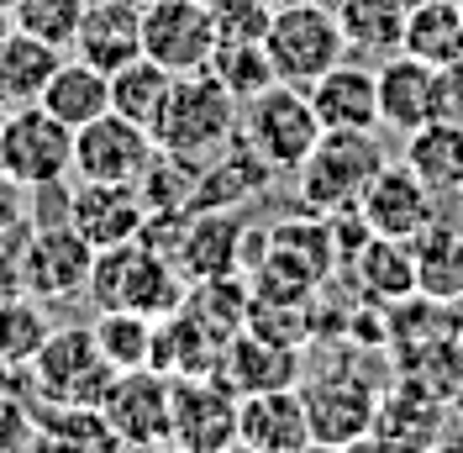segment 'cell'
<instances>
[{
	"instance_id": "1",
	"label": "cell",
	"mask_w": 463,
	"mask_h": 453,
	"mask_svg": "<svg viewBox=\"0 0 463 453\" xmlns=\"http://www.w3.org/2000/svg\"><path fill=\"white\" fill-rule=\"evenodd\" d=\"M190 280L174 269L169 258H158L147 243H121L100 248L90 269V301L95 312H143V316H169L184 306Z\"/></svg>"
},
{
	"instance_id": "2",
	"label": "cell",
	"mask_w": 463,
	"mask_h": 453,
	"mask_svg": "<svg viewBox=\"0 0 463 453\" xmlns=\"http://www.w3.org/2000/svg\"><path fill=\"white\" fill-rule=\"evenodd\" d=\"M237 116H242V106L205 69L201 74H179L158 121H153V142L164 153H174V159L205 164L211 153H222L237 138Z\"/></svg>"
},
{
	"instance_id": "3",
	"label": "cell",
	"mask_w": 463,
	"mask_h": 453,
	"mask_svg": "<svg viewBox=\"0 0 463 453\" xmlns=\"http://www.w3.org/2000/svg\"><path fill=\"white\" fill-rule=\"evenodd\" d=\"M384 164L390 159L374 142V132H321L311 159L295 169V196L317 217H343V211H353L364 200L369 179Z\"/></svg>"
},
{
	"instance_id": "4",
	"label": "cell",
	"mask_w": 463,
	"mask_h": 453,
	"mask_svg": "<svg viewBox=\"0 0 463 453\" xmlns=\"http://www.w3.org/2000/svg\"><path fill=\"white\" fill-rule=\"evenodd\" d=\"M27 380H32V396L43 406H53V411H95L100 396L111 390L116 369L95 348L90 327H58L32 353Z\"/></svg>"
},
{
	"instance_id": "5",
	"label": "cell",
	"mask_w": 463,
	"mask_h": 453,
	"mask_svg": "<svg viewBox=\"0 0 463 453\" xmlns=\"http://www.w3.org/2000/svg\"><path fill=\"white\" fill-rule=\"evenodd\" d=\"M263 53L285 85L311 90L332 63L347 58V37L337 27V11H326L317 0H289V5H274V16H269Z\"/></svg>"
},
{
	"instance_id": "6",
	"label": "cell",
	"mask_w": 463,
	"mask_h": 453,
	"mask_svg": "<svg viewBox=\"0 0 463 453\" xmlns=\"http://www.w3.org/2000/svg\"><path fill=\"white\" fill-rule=\"evenodd\" d=\"M237 138L248 142L274 174H295L311 159V148H317V138H321V121H317V111H311V95H306V90L274 80V85L259 90L253 101H242Z\"/></svg>"
},
{
	"instance_id": "7",
	"label": "cell",
	"mask_w": 463,
	"mask_h": 453,
	"mask_svg": "<svg viewBox=\"0 0 463 453\" xmlns=\"http://www.w3.org/2000/svg\"><path fill=\"white\" fill-rule=\"evenodd\" d=\"M0 169L27 190L74 179V127L43 106H11L0 121Z\"/></svg>"
},
{
	"instance_id": "8",
	"label": "cell",
	"mask_w": 463,
	"mask_h": 453,
	"mask_svg": "<svg viewBox=\"0 0 463 453\" xmlns=\"http://www.w3.org/2000/svg\"><path fill=\"white\" fill-rule=\"evenodd\" d=\"M16 269H22V295L63 306L90 290L95 248L69 222H32V232L16 243Z\"/></svg>"
},
{
	"instance_id": "9",
	"label": "cell",
	"mask_w": 463,
	"mask_h": 453,
	"mask_svg": "<svg viewBox=\"0 0 463 453\" xmlns=\"http://www.w3.org/2000/svg\"><path fill=\"white\" fill-rule=\"evenodd\" d=\"M95 417H100V427H106V438L116 448H132V453L169 448V374H158V369L116 374L111 390L95 406Z\"/></svg>"
},
{
	"instance_id": "10",
	"label": "cell",
	"mask_w": 463,
	"mask_h": 453,
	"mask_svg": "<svg viewBox=\"0 0 463 453\" xmlns=\"http://www.w3.org/2000/svg\"><path fill=\"white\" fill-rule=\"evenodd\" d=\"M169 443L190 453H222L237 443V390L222 374L169 380Z\"/></svg>"
},
{
	"instance_id": "11",
	"label": "cell",
	"mask_w": 463,
	"mask_h": 453,
	"mask_svg": "<svg viewBox=\"0 0 463 453\" xmlns=\"http://www.w3.org/2000/svg\"><path fill=\"white\" fill-rule=\"evenodd\" d=\"M216 53V27L205 0H147L143 5V58L169 74H201Z\"/></svg>"
},
{
	"instance_id": "12",
	"label": "cell",
	"mask_w": 463,
	"mask_h": 453,
	"mask_svg": "<svg viewBox=\"0 0 463 453\" xmlns=\"http://www.w3.org/2000/svg\"><path fill=\"white\" fill-rule=\"evenodd\" d=\"M158 153L147 127L127 116H95L74 132V179H100V185H137Z\"/></svg>"
},
{
	"instance_id": "13",
	"label": "cell",
	"mask_w": 463,
	"mask_h": 453,
	"mask_svg": "<svg viewBox=\"0 0 463 453\" xmlns=\"http://www.w3.org/2000/svg\"><path fill=\"white\" fill-rule=\"evenodd\" d=\"M437 200L442 196H432L405 164H384V169L369 179L364 200H358V217H364V226H369L374 237L411 243V237H421V232L442 217Z\"/></svg>"
},
{
	"instance_id": "14",
	"label": "cell",
	"mask_w": 463,
	"mask_h": 453,
	"mask_svg": "<svg viewBox=\"0 0 463 453\" xmlns=\"http://www.w3.org/2000/svg\"><path fill=\"white\" fill-rule=\"evenodd\" d=\"M147 222V200L137 185H100V179H74L69 190V226L85 237L90 248H121L137 243Z\"/></svg>"
},
{
	"instance_id": "15",
	"label": "cell",
	"mask_w": 463,
	"mask_h": 453,
	"mask_svg": "<svg viewBox=\"0 0 463 453\" xmlns=\"http://www.w3.org/2000/svg\"><path fill=\"white\" fill-rule=\"evenodd\" d=\"M306 95H311V111H317L321 132H374L379 127V74L369 58L347 53Z\"/></svg>"
},
{
	"instance_id": "16",
	"label": "cell",
	"mask_w": 463,
	"mask_h": 453,
	"mask_svg": "<svg viewBox=\"0 0 463 453\" xmlns=\"http://www.w3.org/2000/svg\"><path fill=\"white\" fill-rule=\"evenodd\" d=\"M300 396H306V417H311V443L343 448L353 438L374 432L379 396L364 380H353V374H317Z\"/></svg>"
},
{
	"instance_id": "17",
	"label": "cell",
	"mask_w": 463,
	"mask_h": 453,
	"mask_svg": "<svg viewBox=\"0 0 463 453\" xmlns=\"http://www.w3.org/2000/svg\"><path fill=\"white\" fill-rule=\"evenodd\" d=\"M237 443H248V448H259V453H300L306 448L311 443V417H306L300 385L237 396Z\"/></svg>"
},
{
	"instance_id": "18",
	"label": "cell",
	"mask_w": 463,
	"mask_h": 453,
	"mask_svg": "<svg viewBox=\"0 0 463 453\" xmlns=\"http://www.w3.org/2000/svg\"><path fill=\"white\" fill-rule=\"evenodd\" d=\"M69 53L106 69V74H116L132 58H143V5H132V0H90Z\"/></svg>"
},
{
	"instance_id": "19",
	"label": "cell",
	"mask_w": 463,
	"mask_h": 453,
	"mask_svg": "<svg viewBox=\"0 0 463 453\" xmlns=\"http://www.w3.org/2000/svg\"><path fill=\"white\" fill-rule=\"evenodd\" d=\"M379 74V127L390 132H416L437 116V69L411 53H390L374 63Z\"/></svg>"
},
{
	"instance_id": "20",
	"label": "cell",
	"mask_w": 463,
	"mask_h": 453,
	"mask_svg": "<svg viewBox=\"0 0 463 453\" xmlns=\"http://www.w3.org/2000/svg\"><path fill=\"white\" fill-rule=\"evenodd\" d=\"M216 374L227 380L237 396H253V390H279V385H295L300 380V359L289 342H274L242 327L237 338L222 342V359H216Z\"/></svg>"
},
{
	"instance_id": "21",
	"label": "cell",
	"mask_w": 463,
	"mask_h": 453,
	"mask_svg": "<svg viewBox=\"0 0 463 453\" xmlns=\"http://www.w3.org/2000/svg\"><path fill=\"white\" fill-rule=\"evenodd\" d=\"M242 222L227 211H190L184 232H179V254L174 269L184 280H216V275H237L242 264Z\"/></svg>"
},
{
	"instance_id": "22",
	"label": "cell",
	"mask_w": 463,
	"mask_h": 453,
	"mask_svg": "<svg viewBox=\"0 0 463 453\" xmlns=\"http://www.w3.org/2000/svg\"><path fill=\"white\" fill-rule=\"evenodd\" d=\"M411 258H416V295L437 301V306H458L463 301V222H442L437 217L421 237H411Z\"/></svg>"
},
{
	"instance_id": "23",
	"label": "cell",
	"mask_w": 463,
	"mask_h": 453,
	"mask_svg": "<svg viewBox=\"0 0 463 453\" xmlns=\"http://www.w3.org/2000/svg\"><path fill=\"white\" fill-rule=\"evenodd\" d=\"M401 164L416 174L432 196L448 200L463 185V127L458 121H442V116L421 121L416 132H405Z\"/></svg>"
},
{
	"instance_id": "24",
	"label": "cell",
	"mask_w": 463,
	"mask_h": 453,
	"mask_svg": "<svg viewBox=\"0 0 463 453\" xmlns=\"http://www.w3.org/2000/svg\"><path fill=\"white\" fill-rule=\"evenodd\" d=\"M374 438H384L395 453H427L442 438V400L401 380V390L379 396L374 406Z\"/></svg>"
},
{
	"instance_id": "25",
	"label": "cell",
	"mask_w": 463,
	"mask_h": 453,
	"mask_svg": "<svg viewBox=\"0 0 463 453\" xmlns=\"http://www.w3.org/2000/svg\"><path fill=\"white\" fill-rule=\"evenodd\" d=\"M43 111H53L63 127H85V121H95V116L111 111V74L106 69H95V63H85V58L63 53V63L53 69V80H48V90H43V101H37Z\"/></svg>"
},
{
	"instance_id": "26",
	"label": "cell",
	"mask_w": 463,
	"mask_h": 453,
	"mask_svg": "<svg viewBox=\"0 0 463 453\" xmlns=\"http://www.w3.org/2000/svg\"><path fill=\"white\" fill-rule=\"evenodd\" d=\"M269 179H274V169H269V164H263L242 138H232L222 153H211V159L201 164L195 211H227V206H237V200L259 196Z\"/></svg>"
},
{
	"instance_id": "27",
	"label": "cell",
	"mask_w": 463,
	"mask_h": 453,
	"mask_svg": "<svg viewBox=\"0 0 463 453\" xmlns=\"http://www.w3.org/2000/svg\"><path fill=\"white\" fill-rule=\"evenodd\" d=\"M58 63H63V48L11 27V37L0 43V95H5V106H37Z\"/></svg>"
},
{
	"instance_id": "28",
	"label": "cell",
	"mask_w": 463,
	"mask_h": 453,
	"mask_svg": "<svg viewBox=\"0 0 463 453\" xmlns=\"http://www.w3.org/2000/svg\"><path fill=\"white\" fill-rule=\"evenodd\" d=\"M216 359H222V342L211 338L184 306L158 316V333H153V369L158 374H169V380H179V374H216Z\"/></svg>"
},
{
	"instance_id": "29",
	"label": "cell",
	"mask_w": 463,
	"mask_h": 453,
	"mask_svg": "<svg viewBox=\"0 0 463 453\" xmlns=\"http://www.w3.org/2000/svg\"><path fill=\"white\" fill-rule=\"evenodd\" d=\"M405 0H343L337 5V27L347 37L353 58H390L405 43Z\"/></svg>"
},
{
	"instance_id": "30",
	"label": "cell",
	"mask_w": 463,
	"mask_h": 453,
	"mask_svg": "<svg viewBox=\"0 0 463 453\" xmlns=\"http://www.w3.org/2000/svg\"><path fill=\"white\" fill-rule=\"evenodd\" d=\"M401 53L421 58L432 69H453L463 58V5H453V0H421L405 16Z\"/></svg>"
},
{
	"instance_id": "31",
	"label": "cell",
	"mask_w": 463,
	"mask_h": 453,
	"mask_svg": "<svg viewBox=\"0 0 463 453\" xmlns=\"http://www.w3.org/2000/svg\"><path fill=\"white\" fill-rule=\"evenodd\" d=\"M184 312L201 322L216 342L237 338L248 327V312H253V290L237 280V275H216V280H190L184 290Z\"/></svg>"
},
{
	"instance_id": "32",
	"label": "cell",
	"mask_w": 463,
	"mask_h": 453,
	"mask_svg": "<svg viewBox=\"0 0 463 453\" xmlns=\"http://www.w3.org/2000/svg\"><path fill=\"white\" fill-rule=\"evenodd\" d=\"M353 275L358 284L374 295V301H411L416 295V258H411V243H395V237H374L353 254Z\"/></svg>"
},
{
	"instance_id": "33",
	"label": "cell",
	"mask_w": 463,
	"mask_h": 453,
	"mask_svg": "<svg viewBox=\"0 0 463 453\" xmlns=\"http://www.w3.org/2000/svg\"><path fill=\"white\" fill-rule=\"evenodd\" d=\"M174 80H179V74H169V69L153 63V58H132V63H121V69L111 74V111L153 132V121H158V111H164Z\"/></svg>"
},
{
	"instance_id": "34",
	"label": "cell",
	"mask_w": 463,
	"mask_h": 453,
	"mask_svg": "<svg viewBox=\"0 0 463 453\" xmlns=\"http://www.w3.org/2000/svg\"><path fill=\"white\" fill-rule=\"evenodd\" d=\"M153 333H158V316L143 312H95V322H90V338L116 374L153 369Z\"/></svg>"
},
{
	"instance_id": "35",
	"label": "cell",
	"mask_w": 463,
	"mask_h": 453,
	"mask_svg": "<svg viewBox=\"0 0 463 453\" xmlns=\"http://www.w3.org/2000/svg\"><path fill=\"white\" fill-rule=\"evenodd\" d=\"M205 74L227 90L237 106L253 101L259 90H269L274 80H279L274 63H269V53H263V43H216V53H211V63H205Z\"/></svg>"
},
{
	"instance_id": "36",
	"label": "cell",
	"mask_w": 463,
	"mask_h": 453,
	"mask_svg": "<svg viewBox=\"0 0 463 453\" xmlns=\"http://www.w3.org/2000/svg\"><path fill=\"white\" fill-rule=\"evenodd\" d=\"M48 316H43V301L32 295H11L0 301V369H27L32 353L48 342Z\"/></svg>"
},
{
	"instance_id": "37",
	"label": "cell",
	"mask_w": 463,
	"mask_h": 453,
	"mask_svg": "<svg viewBox=\"0 0 463 453\" xmlns=\"http://www.w3.org/2000/svg\"><path fill=\"white\" fill-rule=\"evenodd\" d=\"M85 5L90 0H16L11 5V27L27 32V37H43L53 48H74V32L85 22Z\"/></svg>"
},
{
	"instance_id": "38",
	"label": "cell",
	"mask_w": 463,
	"mask_h": 453,
	"mask_svg": "<svg viewBox=\"0 0 463 453\" xmlns=\"http://www.w3.org/2000/svg\"><path fill=\"white\" fill-rule=\"evenodd\" d=\"M274 5L269 0H211V27L216 43H263Z\"/></svg>"
},
{
	"instance_id": "39",
	"label": "cell",
	"mask_w": 463,
	"mask_h": 453,
	"mask_svg": "<svg viewBox=\"0 0 463 453\" xmlns=\"http://www.w3.org/2000/svg\"><path fill=\"white\" fill-rule=\"evenodd\" d=\"M37 448V411L16 390H0V453H32Z\"/></svg>"
},
{
	"instance_id": "40",
	"label": "cell",
	"mask_w": 463,
	"mask_h": 453,
	"mask_svg": "<svg viewBox=\"0 0 463 453\" xmlns=\"http://www.w3.org/2000/svg\"><path fill=\"white\" fill-rule=\"evenodd\" d=\"M27 206H32V190L27 185H16L11 174L0 169V243L16 237V232L27 226Z\"/></svg>"
},
{
	"instance_id": "41",
	"label": "cell",
	"mask_w": 463,
	"mask_h": 453,
	"mask_svg": "<svg viewBox=\"0 0 463 453\" xmlns=\"http://www.w3.org/2000/svg\"><path fill=\"white\" fill-rule=\"evenodd\" d=\"M437 116L463 127V58L453 69H437Z\"/></svg>"
},
{
	"instance_id": "42",
	"label": "cell",
	"mask_w": 463,
	"mask_h": 453,
	"mask_svg": "<svg viewBox=\"0 0 463 453\" xmlns=\"http://www.w3.org/2000/svg\"><path fill=\"white\" fill-rule=\"evenodd\" d=\"M22 295V269H16V248H0V301Z\"/></svg>"
},
{
	"instance_id": "43",
	"label": "cell",
	"mask_w": 463,
	"mask_h": 453,
	"mask_svg": "<svg viewBox=\"0 0 463 453\" xmlns=\"http://www.w3.org/2000/svg\"><path fill=\"white\" fill-rule=\"evenodd\" d=\"M337 453H395L384 438H374V432H364V438H353V443H343Z\"/></svg>"
},
{
	"instance_id": "44",
	"label": "cell",
	"mask_w": 463,
	"mask_h": 453,
	"mask_svg": "<svg viewBox=\"0 0 463 453\" xmlns=\"http://www.w3.org/2000/svg\"><path fill=\"white\" fill-rule=\"evenodd\" d=\"M427 453H463V438H437Z\"/></svg>"
},
{
	"instance_id": "45",
	"label": "cell",
	"mask_w": 463,
	"mask_h": 453,
	"mask_svg": "<svg viewBox=\"0 0 463 453\" xmlns=\"http://www.w3.org/2000/svg\"><path fill=\"white\" fill-rule=\"evenodd\" d=\"M448 406H453V417H458V422H463V380H458V390L448 396Z\"/></svg>"
},
{
	"instance_id": "46",
	"label": "cell",
	"mask_w": 463,
	"mask_h": 453,
	"mask_svg": "<svg viewBox=\"0 0 463 453\" xmlns=\"http://www.w3.org/2000/svg\"><path fill=\"white\" fill-rule=\"evenodd\" d=\"M11 37V11H0V43Z\"/></svg>"
},
{
	"instance_id": "47",
	"label": "cell",
	"mask_w": 463,
	"mask_h": 453,
	"mask_svg": "<svg viewBox=\"0 0 463 453\" xmlns=\"http://www.w3.org/2000/svg\"><path fill=\"white\" fill-rule=\"evenodd\" d=\"M300 453H337V448H326V443H306Z\"/></svg>"
},
{
	"instance_id": "48",
	"label": "cell",
	"mask_w": 463,
	"mask_h": 453,
	"mask_svg": "<svg viewBox=\"0 0 463 453\" xmlns=\"http://www.w3.org/2000/svg\"><path fill=\"white\" fill-rule=\"evenodd\" d=\"M222 453H259V448H248V443H227Z\"/></svg>"
},
{
	"instance_id": "49",
	"label": "cell",
	"mask_w": 463,
	"mask_h": 453,
	"mask_svg": "<svg viewBox=\"0 0 463 453\" xmlns=\"http://www.w3.org/2000/svg\"><path fill=\"white\" fill-rule=\"evenodd\" d=\"M453 206H458V222H463V185L453 190Z\"/></svg>"
},
{
	"instance_id": "50",
	"label": "cell",
	"mask_w": 463,
	"mask_h": 453,
	"mask_svg": "<svg viewBox=\"0 0 463 453\" xmlns=\"http://www.w3.org/2000/svg\"><path fill=\"white\" fill-rule=\"evenodd\" d=\"M317 5H326V11H337V5H343V0H317Z\"/></svg>"
},
{
	"instance_id": "51",
	"label": "cell",
	"mask_w": 463,
	"mask_h": 453,
	"mask_svg": "<svg viewBox=\"0 0 463 453\" xmlns=\"http://www.w3.org/2000/svg\"><path fill=\"white\" fill-rule=\"evenodd\" d=\"M5 111H11V106H5V95H0V121H5Z\"/></svg>"
},
{
	"instance_id": "52",
	"label": "cell",
	"mask_w": 463,
	"mask_h": 453,
	"mask_svg": "<svg viewBox=\"0 0 463 453\" xmlns=\"http://www.w3.org/2000/svg\"><path fill=\"white\" fill-rule=\"evenodd\" d=\"M158 453H190V448H174V443H169V448H158Z\"/></svg>"
},
{
	"instance_id": "53",
	"label": "cell",
	"mask_w": 463,
	"mask_h": 453,
	"mask_svg": "<svg viewBox=\"0 0 463 453\" xmlns=\"http://www.w3.org/2000/svg\"><path fill=\"white\" fill-rule=\"evenodd\" d=\"M11 5H16V0H0V11H11Z\"/></svg>"
},
{
	"instance_id": "54",
	"label": "cell",
	"mask_w": 463,
	"mask_h": 453,
	"mask_svg": "<svg viewBox=\"0 0 463 453\" xmlns=\"http://www.w3.org/2000/svg\"><path fill=\"white\" fill-rule=\"evenodd\" d=\"M269 5H289V0H269Z\"/></svg>"
},
{
	"instance_id": "55",
	"label": "cell",
	"mask_w": 463,
	"mask_h": 453,
	"mask_svg": "<svg viewBox=\"0 0 463 453\" xmlns=\"http://www.w3.org/2000/svg\"><path fill=\"white\" fill-rule=\"evenodd\" d=\"M132 5H147V0H132Z\"/></svg>"
},
{
	"instance_id": "56",
	"label": "cell",
	"mask_w": 463,
	"mask_h": 453,
	"mask_svg": "<svg viewBox=\"0 0 463 453\" xmlns=\"http://www.w3.org/2000/svg\"><path fill=\"white\" fill-rule=\"evenodd\" d=\"M453 5H463V0H453Z\"/></svg>"
},
{
	"instance_id": "57",
	"label": "cell",
	"mask_w": 463,
	"mask_h": 453,
	"mask_svg": "<svg viewBox=\"0 0 463 453\" xmlns=\"http://www.w3.org/2000/svg\"><path fill=\"white\" fill-rule=\"evenodd\" d=\"M205 5H211V0H205Z\"/></svg>"
}]
</instances>
